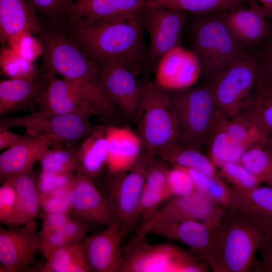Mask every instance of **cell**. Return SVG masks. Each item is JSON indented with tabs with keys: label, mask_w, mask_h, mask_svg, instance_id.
I'll return each mask as SVG.
<instances>
[{
	"label": "cell",
	"mask_w": 272,
	"mask_h": 272,
	"mask_svg": "<svg viewBox=\"0 0 272 272\" xmlns=\"http://www.w3.org/2000/svg\"><path fill=\"white\" fill-rule=\"evenodd\" d=\"M138 234L122 248L119 272H206L207 258L169 243L151 244Z\"/></svg>",
	"instance_id": "8992f818"
},
{
	"label": "cell",
	"mask_w": 272,
	"mask_h": 272,
	"mask_svg": "<svg viewBox=\"0 0 272 272\" xmlns=\"http://www.w3.org/2000/svg\"><path fill=\"white\" fill-rule=\"evenodd\" d=\"M249 0H247V3ZM258 2L265 15L272 20V0H253Z\"/></svg>",
	"instance_id": "db71d44e"
},
{
	"label": "cell",
	"mask_w": 272,
	"mask_h": 272,
	"mask_svg": "<svg viewBox=\"0 0 272 272\" xmlns=\"http://www.w3.org/2000/svg\"><path fill=\"white\" fill-rule=\"evenodd\" d=\"M254 52L260 73L259 89L272 91V36Z\"/></svg>",
	"instance_id": "f6af8a7d"
},
{
	"label": "cell",
	"mask_w": 272,
	"mask_h": 272,
	"mask_svg": "<svg viewBox=\"0 0 272 272\" xmlns=\"http://www.w3.org/2000/svg\"><path fill=\"white\" fill-rule=\"evenodd\" d=\"M266 144L272 151V135L267 140Z\"/></svg>",
	"instance_id": "9f6ffc18"
},
{
	"label": "cell",
	"mask_w": 272,
	"mask_h": 272,
	"mask_svg": "<svg viewBox=\"0 0 272 272\" xmlns=\"http://www.w3.org/2000/svg\"><path fill=\"white\" fill-rule=\"evenodd\" d=\"M13 132L8 128L0 127V150L8 149L19 144L28 136Z\"/></svg>",
	"instance_id": "f5cc1de1"
},
{
	"label": "cell",
	"mask_w": 272,
	"mask_h": 272,
	"mask_svg": "<svg viewBox=\"0 0 272 272\" xmlns=\"http://www.w3.org/2000/svg\"><path fill=\"white\" fill-rule=\"evenodd\" d=\"M155 155L142 153L127 169L109 177L103 194L108 201L114 220L127 233L139 223V211L148 168Z\"/></svg>",
	"instance_id": "30bf717a"
},
{
	"label": "cell",
	"mask_w": 272,
	"mask_h": 272,
	"mask_svg": "<svg viewBox=\"0 0 272 272\" xmlns=\"http://www.w3.org/2000/svg\"><path fill=\"white\" fill-rule=\"evenodd\" d=\"M249 8L242 6L221 12L235 38L246 48L258 47L272 36V26L261 6L249 0Z\"/></svg>",
	"instance_id": "e0dca14e"
},
{
	"label": "cell",
	"mask_w": 272,
	"mask_h": 272,
	"mask_svg": "<svg viewBox=\"0 0 272 272\" xmlns=\"http://www.w3.org/2000/svg\"><path fill=\"white\" fill-rule=\"evenodd\" d=\"M17 203L15 186L11 178H8L0 187V222L12 226Z\"/></svg>",
	"instance_id": "bcb514c9"
},
{
	"label": "cell",
	"mask_w": 272,
	"mask_h": 272,
	"mask_svg": "<svg viewBox=\"0 0 272 272\" xmlns=\"http://www.w3.org/2000/svg\"><path fill=\"white\" fill-rule=\"evenodd\" d=\"M99 67L104 93L122 117L135 123L142 93L141 84L137 82L136 74L115 62L104 63Z\"/></svg>",
	"instance_id": "7c38bea8"
},
{
	"label": "cell",
	"mask_w": 272,
	"mask_h": 272,
	"mask_svg": "<svg viewBox=\"0 0 272 272\" xmlns=\"http://www.w3.org/2000/svg\"><path fill=\"white\" fill-rule=\"evenodd\" d=\"M108 141L107 169L109 174L129 168L141 154L142 140L138 134L123 126H105Z\"/></svg>",
	"instance_id": "7402d4cb"
},
{
	"label": "cell",
	"mask_w": 272,
	"mask_h": 272,
	"mask_svg": "<svg viewBox=\"0 0 272 272\" xmlns=\"http://www.w3.org/2000/svg\"><path fill=\"white\" fill-rule=\"evenodd\" d=\"M141 86L135 124L146 151L155 155L167 145L184 146L169 92L150 80Z\"/></svg>",
	"instance_id": "277c9868"
},
{
	"label": "cell",
	"mask_w": 272,
	"mask_h": 272,
	"mask_svg": "<svg viewBox=\"0 0 272 272\" xmlns=\"http://www.w3.org/2000/svg\"><path fill=\"white\" fill-rule=\"evenodd\" d=\"M148 0H74L69 12L70 24L85 25L141 12Z\"/></svg>",
	"instance_id": "44dd1931"
},
{
	"label": "cell",
	"mask_w": 272,
	"mask_h": 272,
	"mask_svg": "<svg viewBox=\"0 0 272 272\" xmlns=\"http://www.w3.org/2000/svg\"><path fill=\"white\" fill-rule=\"evenodd\" d=\"M232 206L272 226V186H258L249 190L230 186Z\"/></svg>",
	"instance_id": "f1b7e54d"
},
{
	"label": "cell",
	"mask_w": 272,
	"mask_h": 272,
	"mask_svg": "<svg viewBox=\"0 0 272 272\" xmlns=\"http://www.w3.org/2000/svg\"><path fill=\"white\" fill-rule=\"evenodd\" d=\"M215 228L196 221L175 220L140 225L137 234L141 237L153 234L178 241L188 246L192 253L208 259Z\"/></svg>",
	"instance_id": "2e32d148"
},
{
	"label": "cell",
	"mask_w": 272,
	"mask_h": 272,
	"mask_svg": "<svg viewBox=\"0 0 272 272\" xmlns=\"http://www.w3.org/2000/svg\"><path fill=\"white\" fill-rule=\"evenodd\" d=\"M91 115L38 111L18 117L1 116L0 127L22 126L30 135L47 139L52 148L71 149L97 128L89 121Z\"/></svg>",
	"instance_id": "ba28073f"
},
{
	"label": "cell",
	"mask_w": 272,
	"mask_h": 272,
	"mask_svg": "<svg viewBox=\"0 0 272 272\" xmlns=\"http://www.w3.org/2000/svg\"><path fill=\"white\" fill-rule=\"evenodd\" d=\"M189 174L196 188L225 208H232L230 186L220 177L196 169L182 167Z\"/></svg>",
	"instance_id": "e575fe53"
},
{
	"label": "cell",
	"mask_w": 272,
	"mask_h": 272,
	"mask_svg": "<svg viewBox=\"0 0 272 272\" xmlns=\"http://www.w3.org/2000/svg\"><path fill=\"white\" fill-rule=\"evenodd\" d=\"M41 169L60 173L73 174L78 169L76 146L71 149H47L39 160Z\"/></svg>",
	"instance_id": "74e56055"
},
{
	"label": "cell",
	"mask_w": 272,
	"mask_h": 272,
	"mask_svg": "<svg viewBox=\"0 0 272 272\" xmlns=\"http://www.w3.org/2000/svg\"><path fill=\"white\" fill-rule=\"evenodd\" d=\"M40 249L43 256L47 259L55 250L71 243L60 230L39 232Z\"/></svg>",
	"instance_id": "c3c4849f"
},
{
	"label": "cell",
	"mask_w": 272,
	"mask_h": 272,
	"mask_svg": "<svg viewBox=\"0 0 272 272\" xmlns=\"http://www.w3.org/2000/svg\"><path fill=\"white\" fill-rule=\"evenodd\" d=\"M187 14L147 2L142 16L150 35L147 58L153 68L166 53L180 44V33Z\"/></svg>",
	"instance_id": "8fae6325"
},
{
	"label": "cell",
	"mask_w": 272,
	"mask_h": 272,
	"mask_svg": "<svg viewBox=\"0 0 272 272\" xmlns=\"http://www.w3.org/2000/svg\"><path fill=\"white\" fill-rule=\"evenodd\" d=\"M40 249V234L35 220L21 227L0 226L1 271L18 272L34 263V254Z\"/></svg>",
	"instance_id": "5bb4252c"
},
{
	"label": "cell",
	"mask_w": 272,
	"mask_h": 272,
	"mask_svg": "<svg viewBox=\"0 0 272 272\" xmlns=\"http://www.w3.org/2000/svg\"><path fill=\"white\" fill-rule=\"evenodd\" d=\"M128 233L115 220L83 240L86 257L93 271L119 272L122 259L121 241Z\"/></svg>",
	"instance_id": "d6986e66"
},
{
	"label": "cell",
	"mask_w": 272,
	"mask_h": 272,
	"mask_svg": "<svg viewBox=\"0 0 272 272\" xmlns=\"http://www.w3.org/2000/svg\"><path fill=\"white\" fill-rule=\"evenodd\" d=\"M38 15L52 21L67 18L74 0H28Z\"/></svg>",
	"instance_id": "ee69618b"
},
{
	"label": "cell",
	"mask_w": 272,
	"mask_h": 272,
	"mask_svg": "<svg viewBox=\"0 0 272 272\" xmlns=\"http://www.w3.org/2000/svg\"><path fill=\"white\" fill-rule=\"evenodd\" d=\"M261 258L252 271L272 272V230L264 238L259 248Z\"/></svg>",
	"instance_id": "f907efd6"
},
{
	"label": "cell",
	"mask_w": 272,
	"mask_h": 272,
	"mask_svg": "<svg viewBox=\"0 0 272 272\" xmlns=\"http://www.w3.org/2000/svg\"><path fill=\"white\" fill-rule=\"evenodd\" d=\"M236 114L255 126L268 140L272 135V91L258 90Z\"/></svg>",
	"instance_id": "d6a6232c"
},
{
	"label": "cell",
	"mask_w": 272,
	"mask_h": 272,
	"mask_svg": "<svg viewBox=\"0 0 272 272\" xmlns=\"http://www.w3.org/2000/svg\"><path fill=\"white\" fill-rule=\"evenodd\" d=\"M168 163L155 155L148 168L140 200V225L147 223L165 201Z\"/></svg>",
	"instance_id": "4316f807"
},
{
	"label": "cell",
	"mask_w": 272,
	"mask_h": 272,
	"mask_svg": "<svg viewBox=\"0 0 272 272\" xmlns=\"http://www.w3.org/2000/svg\"><path fill=\"white\" fill-rule=\"evenodd\" d=\"M72 215L71 213L65 212L43 213V221L40 232L60 230Z\"/></svg>",
	"instance_id": "816d5d0a"
},
{
	"label": "cell",
	"mask_w": 272,
	"mask_h": 272,
	"mask_svg": "<svg viewBox=\"0 0 272 272\" xmlns=\"http://www.w3.org/2000/svg\"><path fill=\"white\" fill-rule=\"evenodd\" d=\"M50 144L44 138L29 135L19 144L7 149L0 155L1 182L32 170Z\"/></svg>",
	"instance_id": "603a6c76"
},
{
	"label": "cell",
	"mask_w": 272,
	"mask_h": 272,
	"mask_svg": "<svg viewBox=\"0 0 272 272\" xmlns=\"http://www.w3.org/2000/svg\"><path fill=\"white\" fill-rule=\"evenodd\" d=\"M70 213L91 225L106 227L114 221L106 197L92 180L79 172L74 175L72 183Z\"/></svg>",
	"instance_id": "ac0fdd59"
},
{
	"label": "cell",
	"mask_w": 272,
	"mask_h": 272,
	"mask_svg": "<svg viewBox=\"0 0 272 272\" xmlns=\"http://www.w3.org/2000/svg\"><path fill=\"white\" fill-rule=\"evenodd\" d=\"M47 84L35 79H10L0 82V114L31 110L37 105Z\"/></svg>",
	"instance_id": "d4e9b609"
},
{
	"label": "cell",
	"mask_w": 272,
	"mask_h": 272,
	"mask_svg": "<svg viewBox=\"0 0 272 272\" xmlns=\"http://www.w3.org/2000/svg\"><path fill=\"white\" fill-rule=\"evenodd\" d=\"M144 225L175 220H194L213 227L222 221L225 208L197 188L191 193L172 197Z\"/></svg>",
	"instance_id": "4fadbf2b"
},
{
	"label": "cell",
	"mask_w": 272,
	"mask_h": 272,
	"mask_svg": "<svg viewBox=\"0 0 272 272\" xmlns=\"http://www.w3.org/2000/svg\"><path fill=\"white\" fill-rule=\"evenodd\" d=\"M224 119L222 116L206 143L208 156L218 167L226 163L239 162L246 150L227 132L224 126Z\"/></svg>",
	"instance_id": "4dcf8cb0"
},
{
	"label": "cell",
	"mask_w": 272,
	"mask_h": 272,
	"mask_svg": "<svg viewBox=\"0 0 272 272\" xmlns=\"http://www.w3.org/2000/svg\"><path fill=\"white\" fill-rule=\"evenodd\" d=\"M208 83L218 111L226 119L231 118L259 88L260 73L254 52L246 51Z\"/></svg>",
	"instance_id": "9c48e42d"
},
{
	"label": "cell",
	"mask_w": 272,
	"mask_h": 272,
	"mask_svg": "<svg viewBox=\"0 0 272 272\" xmlns=\"http://www.w3.org/2000/svg\"><path fill=\"white\" fill-rule=\"evenodd\" d=\"M79 172L91 180L98 178L107 168L108 141L105 126H97L76 146Z\"/></svg>",
	"instance_id": "484cf974"
},
{
	"label": "cell",
	"mask_w": 272,
	"mask_h": 272,
	"mask_svg": "<svg viewBox=\"0 0 272 272\" xmlns=\"http://www.w3.org/2000/svg\"><path fill=\"white\" fill-rule=\"evenodd\" d=\"M201 75L197 56L180 44L159 60L155 67L154 82L166 91H180L194 86Z\"/></svg>",
	"instance_id": "9a60e30c"
},
{
	"label": "cell",
	"mask_w": 272,
	"mask_h": 272,
	"mask_svg": "<svg viewBox=\"0 0 272 272\" xmlns=\"http://www.w3.org/2000/svg\"><path fill=\"white\" fill-rule=\"evenodd\" d=\"M168 92L184 146L200 150L223 116L217 109L210 83Z\"/></svg>",
	"instance_id": "52a82bcc"
},
{
	"label": "cell",
	"mask_w": 272,
	"mask_h": 272,
	"mask_svg": "<svg viewBox=\"0 0 272 272\" xmlns=\"http://www.w3.org/2000/svg\"><path fill=\"white\" fill-rule=\"evenodd\" d=\"M38 176L31 170L10 177L15 186L17 203L12 227L35 220L41 208V200L37 188Z\"/></svg>",
	"instance_id": "83f0119b"
},
{
	"label": "cell",
	"mask_w": 272,
	"mask_h": 272,
	"mask_svg": "<svg viewBox=\"0 0 272 272\" xmlns=\"http://www.w3.org/2000/svg\"><path fill=\"white\" fill-rule=\"evenodd\" d=\"M142 12L85 25L70 24L71 35L99 66L115 62L137 75L144 59Z\"/></svg>",
	"instance_id": "7a4b0ae2"
},
{
	"label": "cell",
	"mask_w": 272,
	"mask_h": 272,
	"mask_svg": "<svg viewBox=\"0 0 272 272\" xmlns=\"http://www.w3.org/2000/svg\"><path fill=\"white\" fill-rule=\"evenodd\" d=\"M219 168L220 176L235 187L249 190L259 186L261 183L259 179L252 175L239 162L226 163Z\"/></svg>",
	"instance_id": "60d3db41"
},
{
	"label": "cell",
	"mask_w": 272,
	"mask_h": 272,
	"mask_svg": "<svg viewBox=\"0 0 272 272\" xmlns=\"http://www.w3.org/2000/svg\"><path fill=\"white\" fill-rule=\"evenodd\" d=\"M155 156L169 164L192 168L208 175L220 177L216 166L200 150L180 145H169L158 150Z\"/></svg>",
	"instance_id": "f546056e"
},
{
	"label": "cell",
	"mask_w": 272,
	"mask_h": 272,
	"mask_svg": "<svg viewBox=\"0 0 272 272\" xmlns=\"http://www.w3.org/2000/svg\"><path fill=\"white\" fill-rule=\"evenodd\" d=\"M196 188L191 177L182 167L172 165L167 173L165 201L173 197L188 195Z\"/></svg>",
	"instance_id": "ab89813d"
},
{
	"label": "cell",
	"mask_w": 272,
	"mask_h": 272,
	"mask_svg": "<svg viewBox=\"0 0 272 272\" xmlns=\"http://www.w3.org/2000/svg\"><path fill=\"white\" fill-rule=\"evenodd\" d=\"M40 269L42 272H91L83 241L71 242L55 250Z\"/></svg>",
	"instance_id": "1f68e13d"
},
{
	"label": "cell",
	"mask_w": 272,
	"mask_h": 272,
	"mask_svg": "<svg viewBox=\"0 0 272 272\" xmlns=\"http://www.w3.org/2000/svg\"><path fill=\"white\" fill-rule=\"evenodd\" d=\"M38 14L28 0H0V40L3 44L24 31L40 34Z\"/></svg>",
	"instance_id": "cb8c5ba5"
},
{
	"label": "cell",
	"mask_w": 272,
	"mask_h": 272,
	"mask_svg": "<svg viewBox=\"0 0 272 272\" xmlns=\"http://www.w3.org/2000/svg\"><path fill=\"white\" fill-rule=\"evenodd\" d=\"M9 47L22 57L34 62L42 54V46L39 39L27 31L20 32L8 41Z\"/></svg>",
	"instance_id": "b9f144b4"
},
{
	"label": "cell",
	"mask_w": 272,
	"mask_h": 272,
	"mask_svg": "<svg viewBox=\"0 0 272 272\" xmlns=\"http://www.w3.org/2000/svg\"><path fill=\"white\" fill-rule=\"evenodd\" d=\"M247 0H148V2L175 10L206 16L242 6Z\"/></svg>",
	"instance_id": "836d02e7"
},
{
	"label": "cell",
	"mask_w": 272,
	"mask_h": 272,
	"mask_svg": "<svg viewBox=\"0 0 272 272\" xmlns=\"http://www.w3.org/2000/svg\"><path fill=\"white\" fill-rule=\"evenodd\" d=\"M74 175L41 169L37 178L40 199L71 185Z\"/></svg>",
	"instance_id": "7bdbcfd3"
},
{
	"label": "cell",
	"mask_w": 272,
	"mask_h": 272,
	"mask_svg": "<svg viewBox=\"0 0 272 272\" xmlns=\"http://www.w3.org/2000/svg\"><path fill=\"white\" fill-rule=\"evenodd\" d=\"M91 226L72 215L60 231L70 241H81L87 236Z\"/></svg>",
	"instance_id": "681fc988"
},
{
	"label": "cell",
	"mask_w": 272,
	"mask_h": 272,
	"mask_svg": "<svg viewBox=\"0 0 272 272\" xmlns=\"http://www.w3.org/2000/svg\"><path fill=\"white\" fill-rule=\"evenodd\" d=\"M224 124L229 135L246 149L257 144L266 143L267 140L258 128L238 114L230 119L225 118Z\"/></svg>",
	"instance_id": "f35d334b"
},
{
	"label": "cell",
	"mask_w": 272,
	"mask_h": 272,
	"mask_svg": "<svg viewBox=\"0 0 272 272\" xmlns=\"http://www.w3.org/2000/svg\"><path fill=\"white\" fill-rule=\"evenodd\" d=\"M47 86L39 100V111L62 114L89 113L96 115L88 99L72 83L46 74Z\"/></svg>",
	"instance_id": "ffe728a7"
},
{
	"label": "cell",
	"mask_w": 272,
	"mask_h": 272,
	"mask_svg": "<svg viewBox=\"0 0 272 272\" xmlns=\"http://www.w3.org/2000/svg\"><path fill=\"white\" fill-rule=\"evenodd\" d=\"M71 186L72 183L64 188L41 198V208L43 209L44 213H70Z\"/></svg>",
	"instance_id": "7dc6e473"
},
{
	"label": "cell",
	"mask_w": 272,
	"mask_h": 272,
	"mask_svg": "<svg viewBox=\"0 0 272 272\" xmlns=\"http://www.w3.org/2000/svg\"><path fill=\"white\" fill-rule=\"evenodd\" d=\"M272 226L234 208H225L207 258L214 272H246Z\"/></svg>",
	"instance_id": "3957f363"
},
{
	"label": "cell",
	"mask_w": 272,
	"mask_h": 272,
	"mask_svg": "<svg viewBox=\"0 0 272 272\" xmlns=\"http://www.w3.org/2000/svg\"><path fill=\"white\" fill-rule=\"evenodd\" d=\"M261 183H264L272 186V171L261 180Z\"/></svg>",
	"instance_id": "11a10c76"
},
{
	"label": "cell",
	"mask_w": 272,
	"mask_h": 272,
	"mask_svg": "<svg viewBox=\"0 0 272 272\" xmlns=\"http://www.w3.org/2000/svg\"><path fill=\"white\" fill-rule=\"evenodd\" d=\"M239 162L261 181L272 171V151L266 142L252 145L244 151Z\"/></svg>",
	"instance_id": "d590c367"
},
{
	"label": "cell",
	"mask_w": 272,
	"mask_h": 272,
	"mask_svg": "<svg viewBox=\"0 0 272 272\" xmlns=\"http://www.w3.org/2000/svg\"><path fill=\"white\" fill-rule=\"evenodd\" d=\"M0 65L3 73L11 79L38 77V70L34 62L22 57L9 47L1 49Z\"/></svg>",
	"instance_id": "8d00e7d4"
},
{
	"label": "cell",
	"mask_w": 272,
	"mask_h": 272,
	"mask_svg": "<svg viewBox=\"0 0 272 272\" xmlns=\"http://www.w3.org/2000/svg\"><path fill=\"white\" fill-rule=\"evenodd\" d=\"M40 34L46 74H58L75 86L92 104L96 116L108 122H120L119 111L101 87L99 66L73 37L58 30L43 29Z\"/></svg>",
	"instance_id": "6da1fadb"
},
{
	"label": "cell",
	"mask_w": 272,
	"mask_h": 272,
	"mask_svg": "<svg viewBox=\"0 0 272 272\" xmlns=\"http://www.w3.org/2000/svg\"><path fill=\"white\" fill-rule=\"evenodd\" d=\"M191 38L192 51L199 60L205 82L210 81L247 51L232 34L221 12L197 17Z\"/></svg>",
	"instance_id": "5b68a950"
}]
</instances>
